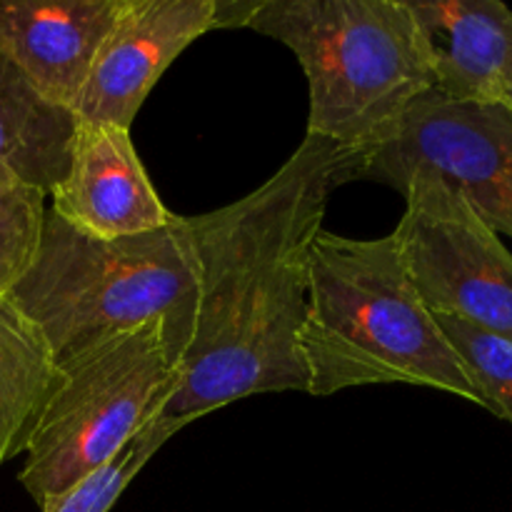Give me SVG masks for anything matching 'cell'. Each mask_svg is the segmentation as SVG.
<instances>
[{
    "instance_id": "6da1fadb",
    "label": "cell",
    "mask_w": 512,
    "mask_h": 512,
    "mask_svg": "<svg viewBox=\"0 0 512 512\" xmlns=\"http://www.w3.org/2000/svg\"><path fill=\"white\" fill-rule=\"evenodd\" d=\"M365 158V150L305 133L253 193L185 218L195 260L193 333L160 420L188 425L250 395L308 393L310 253L330 195L360 180Z\"/></svg>"
},
{
    "instance_id": "7a4b0ae2",
    "label": "cell",
    "mask_w": 512,
    "mask_h": 512,
    "mask_svg": "<svg viewBox=\"0 0 512 512\" xmlns=\"http://www.w3.org/2000/svg\"><path fill=\"white\" fill-rule=\"evenodd\" d=\"M308 395L403 383L485 408L463 360L415 290L393 233L355 240L320 230L303 325Z\"/></svg>"
},
{
    "instance_id": "3957f363",
    "label": "cell",
    "mask_w": 512,
    "mask_h": 512,
    "mask_svg": "<svg viewBox=\"0 0 512 512\" xmlns=\"http://www.w3.org/2000/svg\"><path fill=\"white\" fill-rule=\"evenodd\" d=\"M40 330L55 363L113 335L168 323L190 343L195 260L183 215L133 238L103 240L45 215L38 258L8 295Z\"/></svg>"
},
{
    "instance_id": "277c9868",
    "label": "cell",
    "mask_w": 512,
    "mask_h": 512,
    "mask_svg": "<svg viewBox=\"0 0 512 512\" xmlns=\"http://www.w3.org/2000/svg\"><path fill=\"white\" fill-rule=\"evenodd\" d=\"M245 28L298 58L308 135L345 148H378L435 90L405 0H260Z\"/></svg>"
},
{
    "instance_id": "5b68a950",
    "label": "cell",
    "mask_w": 512,
    "mask_h": 512,
    "mask_svg": "<svg viewBox=\"0 0 512 512\" xmlns=\"http://www.w3.org/2000/svg\"><path fill=\"white\" fill-rule=\"evenodd\" d=\"M188 340L168 323L113 335L58 365L18 480L38 508L113 463L170 398Z\"/></svg>"
},
{
    "instance_id": "8992f818",
    "label": "cell",
    "mask_w": 512,
    "mask_h": 512,
    "mask_svg": "<svg viewBox=\"0 0 512 512\" xmlns=\"http://www.w3.org/2000/svg\"><path fill=\"white\" fill-rule=\"evenodd\" d=\"M405 198L393 238L430 313L453 315L512 343V253L468 200L438 175L390 180Z\"/></svg>"
},
{
    "instance_id": "52a82bcc",
    "label": "cell",
    "mask_w": 512,
    "mask_h": 512,
    "mask_svg": "<svg viewBox=\"0 0 512 512\" xmlns=\"http://www.w3.org/2000/svg\"><path fill=\"white\" fill-rule=\"evenodd\" d=\"M410 170L438 175L512 240V115L503 105L455 103L435 90L420 98L370 150L360 180L388 185Z\"/></svg>"
},
{
    "instance_id": "ba28073f",
    "label": "cell",
    "mask_w": 512,
    "mask_h": 512,
    "mask_svg": "<svg viewBox=\"0 0 512 512\" xmlns=\"http://www.w3.org/2000/svg\"><path fill=\"white\" fill-rule=\"evenodd\" d=\"M215 28L218 0H123L75 103L78 120L130 130L175 58Z\"/></svg>"
},
{
    "instance_id": "9c48e42d",
    "label": "cell",
    "mask_w": 512,
    "mask_h": 512,
    "mask_svg": "<svg viewBox=\"0 0 512 512\" xmlns=\"http://www.w3.org/2000/svg\"><path fill=\"white\" fill-rule=\"evenodd\" d=\"M50 213L93 238L153 233L173 223L145 173L130 130L78 120L68 173L48 193Z\"/></svg>"
},
{
    "instance_id": "30bf717a",
    "label": "cell",
    "mask_w": 512,
    "mask_h": 512,
    "mask_svg": "<svg viewBox=\"0 0 512 512\" xmlns=\"http://www.w3.org/2000/svg\"><path fill=\"white\" fill-rule=\"evenodd\" d=\"M435 93L500 105L512 75V8L500 0H405Z\"/></svg>"
},
{
    "instance_id": "8fae6325",
    "label": "cell",
    "mask_w": 512,
    "mask_h": 512,
    "mask_svg": "<svg viewBox=\"0 0 512 512\" xmlns=\"http://www.w3.org/2000/svg\"><path fill=\"white\" fill-rule=\"evenodd\" d=\"M123 0H0V50L48 100L80 98Z\"/></svg>"
},
{
    "instance_id": "7c38bea8",
    "label": "cell",
    "mask_w": 512,
    "mask_h": 512,
    "mask_svg": "<svg viewBox=\"0 0 512 512\" xmlns=\"http://www.w3.org/2000/svg\"><path fill=\"white\" fill-rule=\"evenodd\" d=\"M78 115L45 98L0 50V168L45 195L63 183Z\"/></svg>"
},
{
    "instance_id": "4fadbf2b",
    "label": "cell",
    "mask_w": 512,
    "mask_h": 512,
    "mask_svg": "<svg viewBox=\"0 0 512 512\" xmlns=\"http://www.w3.org/2000/svg\"><path fill=\"white\" fill-rule=\"evenodd\" d=\"M58 363L40 330L10 298H0V468L25 453Z\"/></svg>"
},
{
    "instance_id": "5bb4252c",
    "label": "cell",
    "mask_w": 512,
    "mask_h": 512,
    "mask_svg": "<svg viewBox=\"0 0 512 512\" xmlns=\"http://www.w3.org/2000/svg\"><path fill=\"white\" fill-rule=\"evenodd\" d=\"M48 195L0 168V298H8L38 258Z\"/></svg>"
},
{
    "instance_id": "9a60e30c",
    "label": "cell",
    "mask_w": 512,
    "mask_h": 512,
    "mask_svg": "<svg viewBox=\"0 0 512 512\" xmlns=\"http://www.w3.org/2000/svg\"><path fill=\"white\" fill-rule=\"evenodd\" d=\"M180 428H185V423H180V420L153 418L113 463L100 468L98 473L88 475L83 483L70 488L68 493L45 503L40 512H108L115 505V500L123 495V490L133 483L135 475L145 468V463Z\"/></svg>"
},
{
    "instance_id": "2e32d148",
    "label": "cell",
    "mask_w": 512,
    "mask_h": 512,
    "mask_svg": "<svg viewBox=\"0 0 512 512\" xmlns=\"http://www.w3.org/2000/svg\"><path fill=\"white\" fill-rule=\"evenodd\" d=\"M435 323L463 360L475 388L485 400V410L512 423V343L490 335L453 315L433 313Z\"/></svg>"
},
{
    "instance_id": "e0dca14e",
    "label": "cell",
    "mask_w": 512,
    "mask_h": 512,
    "mask_svg": "<svg viewBox=\"0 0 512 512\" xmlns=\"http://www.w3.org/2000/svg\"><path fill=\"white\" fill-rule=\"evenodd\" d=\"M500 105H503V108L512 115V75H510L508 85H505V93H503V100H500Z\"/></svg>"
}]
</instances>
